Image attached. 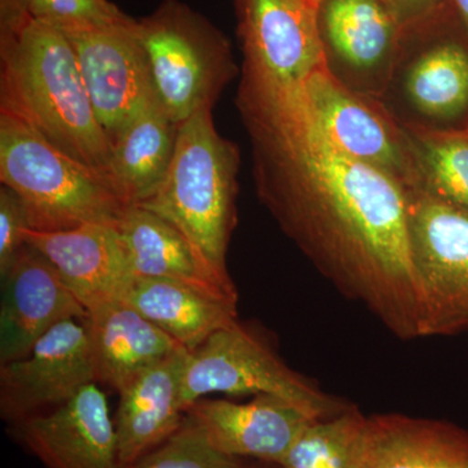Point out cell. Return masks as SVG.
<instances>
[{
	"label": "cell",
	"mask_w": 468,
	"mask_h": 468,
	"mask_svg": "<svg viewBox=\"0 0 468 468\" xmlns=\"http://www.w3.org/2000/svg\"><path fill=\"white\" fill-rule=\"evenodd\" d=\"M261 201L282 230L350 300L396 337L420 338V289L410 239L408 190L326 135L303 86L242 80Z\"/></svg>",
	"instance_id": "6da1fadb"
},
{
	"label": "cell",
	"mask_w": 468,
	"mask_h": 468,
	"mask_svg": "<svg viewBox=\"0 0 468 468\" xmlns=\"http://www.w3.org/2000/svg\"><path fill=\"white\" fill-rule=\"evenodd\" d=\"M0 111L26 122L113 187L111 143L66 33L27 15L0 12Z\"/></svg>",
	"instance_id": "7a4b0ae2"
},
{
	"label": "cell",
	"mask_w": 468,
	"mask_h": 468,
	"mask_svg": "<svg viewBox=\"0 0 468 468\" xmlns=\"http://www.w3.org/2000/svg\"><path fill=\"white\" fill-rule=\"evenodd\" d=\"M236 144L221 137L212 109L178 125L171 167L156 192L140 203L184 234L218 276L228 273L227 252L236 227Z\"/></svg>",
	"instance_id": "3957f363"
},
{
	"label": "cell",
	"mask_w": 468,
	"mask_h": 468,
	"mask_svg": "<svg viewBox=\"0 0 468 468\" xmlns=\"http://www.w3.org/2000/svg\"><path fill=\"white\" fill-rule=\"evenodd\" d=\"M0 181L23 202L29 229L117 226L126 206L106 177L67 155L23 120L0 111Z\"/></svg>",
	"instance_id": "277c9868"
},
{
	"label": "cell",
	"mask_w": 468,
	"mask_h": 468,
	"mask_svg": "<svg viewBox=\"0 0 468 468\" xmlns=\"http://www.w3.org/2000/svg\"><path fill=\"white\" fill-rule=\"evenodd\" d=\"M137 29L154 91L174 122L214 109L237 70L220 30L180 0H165Z\"/></svg>",
	"instance_id": "5b68a950"
},
{
	"label": "cell",
	"mask_w": 468,
	"mask_h": 468,
	"mask_svg": "<svg viewBox=\"0 0 468 468\" xmlns=\"http://www.w3.org/2000/svg\"><path fill=\"white\" fill-rule=\"evenodd\" d=\"M209 394L279 397L316 419L335 417L351 406L289 367L258 332L239 320L190 351L181 389L185 410Z\"/></svg>",
	"instance_id": "8992f818"
},
{
	"label": "cell",
	"mask_w": 468,
	"mask_h": 468,
	"mask_svg": "<svg viewBox=\"0 0 468 468\" xmlns=\"http://www.w3.org/2000/svg\"><path fill=\"white\" fill-rule=\"evenodd\" d=\"M408 201L420 337L468 332V214L421 189Z\"/></svg>",
	"instance_id": "52a82bcc"
},
{
	"label": "cell",
	"mask_w": 468,
	"mask_h": 468,
	"mask_svg": "<svg viewBox=\"0 0 468 468\" xmlns=\"http://www.w3.org/2000/svg\"><path fill=\"white\" fill-rule=\"evenodd\" d=\"M246 81L302 88L328 67L313 0H236Z\"/></svg>",
	"instance_id": "ba28073f"
},
{
	"label": "cell",
	"mask_w": 468,
	"mask_h": 468,
	"mask_svg": "<svg viewBox=\"0 0 468 468\" xmlns=\"http://www.w3.org/2000/svg\"><path fill=\"white\" fill-rule=\"evenodd\" d=\"M97 383L86 320H67L37 341L26 356L0 365V414L8 423L51 411Z\"/></svg>",
	"instance_id": "9c48e42d"
},
{
	"label": "cell",
	"mask_w": 468,
	"mask_h": 468,
	"mask_svg": "<svg viewBox=\"0 0 468 468\" xmlns=\"http://www.w3.org/2000/svg\"><path fill=\"white\" fill-rule=\"evenodd\" d=\"M303 92L323 131L338 149L389 175L406 190L421 189L423 176L401 125L372 109L329 68L311 76Z\"/></svg>",
	"instance_id": "30bf717a"
},
{
	"label": "cell",
	"mask_w": 468,
	"mask_h": 468,
	"mask_svg": "<svg viewBox=\"0 0 468 468\" xmlns=\"http://www.w3.org/2000/svg\"><path fill=\"white\" fill-rule=\"evenodd\" d=\"M64 33L72 43L98 122L112 144L155 94L137 20Z\"/></svg>",
	"instance_id": "8fae6325"
},
{
	"label": "cell",
	"mask_w": 468,
	"mask_h": 468,
	"mask_svg": "<svg viewBox=\"0 0 468 468\" xmlns=\"http://www.w3.org/2000/svg\"><path fill=\"white\" fill-rule=\"evenodd\" d=\"M397 64L406 69L403 91L419 115L445 122L467 111L468 32L452 8L403 29Z\"/></svg>",
	"instance_id": "7c38bea8"
},
{
	"label": "cell",
	"mask_w": 468,
	"mask_h": 468,
	"mask_svg": "<svg viewBox=\"0 0 468 468\" xmlns=\"http://www.w3.org/2000/svg\"><path fill=\"white\" fill-rule=\"evenodd\" d=\"M12 427L46 468H122L109 403L95 383L57 409Z\"/></svg>",
	"instance_id": "4fadbf2b"
},
{
	"label": "cell",
	"mask_w": 468,
	"mask_h": 468,
	"mask_svg": "<svg viewBox=\"0 0 468 468\" xmlns=\"http://www.w3.org/2000/svg\"><path fill=\"white\" fill-rule=\"evenodd\" d=\"M0 365L26 356L37 341L88 311L45 257L27 245L2 277Z\"/></svg>",
	"instance_id": "5bb4252c"
},
{
	"label": "cell",
	"mask_w": 468,
	"mask_h": 468,
	"mask_svg": "<svg viewBox=\"0 0 468 468\" xmlns=\"http://www.w3.org/2000/svg\"><path fill=\"white\" fill-rule=\"evenodd\" d=\"M89 314L122 301L134 280L124 243L113 224H85L58 232L24 230Z\"/></svg>",
	"instance_id": "9a60e30c"
},
{
	"label": "cell",
	"mask_w": 468,
	"mask_h": 468,
	"mask_svg": "<svg viewBox=\"0 0 468 468\" xmlns=\"http://www.w3.org/2000/svg\"><path fill=\"white\" fill-rule=\"evenodd\" d=\"M218 451L239 460L279 466L304 428L318 420L294 403L273 396L250 402L201 399L186 411Z\"/></svg>",
	"instance_id": "2e32d148"
},
{
	"label": "cell",
	"mask_w": 468,
	"mask_h": 468,
	"mask_svg": "<svg viewBox=\"0 0 468 468\" xmlns=\"http://www.w3.org/2000/svg\"><path fill=\"white\" fill-rule=\"evenodd\" d=\"M318 26L329 69H345L375 88L388 85L402 29L385 0H320Z\"/></svg>",
	"instance_id": "e0dca14e"
},
{
	"label": "cell",
	"mask_w": 468,
	"mask_h": 468,
	"mask_svg": "<svg viewBox=\"0 0 468 468\" xmlns=\"http://www.w3.org/2000/svg\"><path fill=\"white\" fill-rule=\"evenodd\" d=\"M189 354L178 351L120 390L113 423L122 468L153 451L183 424L186 410L181 389Z\"/></svg>",
	"instance_id": "ac0fdd59"
},
{
	"label": "cell",
	"mask_w": 468,
	"mask_h": 468,
	"mask_svg": "<svg viewBox=\"0 0 468 468\" xmlns=\"http://www.w3.org/2000/svg\"><path fill=\"white\" fill-rule=\"evenodd\" d=\"M117 229L134 276L172 280L239 302L234 282L218 276L184 234L165 218L141 206H126Z\"/></svg>",
	"instance_id": "d6986e66"
},
{
	"label": "cell",
	"mask_w": 468,
	"mask_h": 468,
	"mask_svg": "<svg viewBox=\"0 0 468 468\" xmlns=\"http://www.w3.org/2000/svg\"><path fill=\"white\" fill-rule=\"evenodd\" d=\"M97 381L117 393L141 372L185 349L124 301L88 315Z\"/></svg>",
	"instance_id": "ffe728a7"
},
{
	"label": "cell",
	"mask_w": 468,
	"mask_h": 468,
	"mask_svg": "<svg viewBox=\"0 0 468 468\" xmlns=\"http://www.w3.org/2000/svg\"><path fill=\"white\" fill-rule=\"evenodd\" d=\"M360 468H468V431L440 419L372 415Z\"/></svg>",
	"instance_id": "44dd1931"
},
{
	"label": "cell",
	"mask_w": 468,
	"mask_h": 468,
	"mask_svg": "<svg viewBox=\"0 0 468 468\" xmlns=\"http://www.w3.org/2000/svg\"><path fill=\"white\" fill-rule=\"evenodd\" d=\"M178 125L154 94L111 144V176L125 206L150 198L174 159Z\"/></svg>",
	"instance_id": "7402d4cb"
},
{
	"label": "cell",
	"mask_w": 468,
	"mask_h": 468,
	"mask_svg": "<svg viewBox=\"0 0 468 468\" xmlns=\"http://www.w3.org/2000/svg\"><path fill=\"white\" fill-rule=\"evenodd\" d=\"M122 301L189 351L237 320V302L172 280L135 276Z\"/></svg>",
	"instance_id": "603a6c76"
},
{
	"label": "cell",
	"mask_w": 468,
	"mask_h": 468,
	"mask_svg": "<svg viewBox=\"0 0 468 468\" xmlns=\"http://www.w3.org/2000/svg\"><path fill=\"white\" fill-rule=\"evenodd\" d=\"M367 417L356 406L304 428L279 468H360Z\"/></svg>",
	"instance_id": "cb8c5ba5"
},
{
	"label": "cell",
	"mask_w": 468,
	"mask_h": 468,
	"mask_svg": "<svg viewBox=\"0 0 468 468\" xmlns=\"http://www.w3.org/2000/svg\"><path fill=\"white\" fill-rule=\"evenodd\" d=\"M405 132L423 176L421 190L468 214V135L412 124Z\"/></svg>",
	"instance_id": "d4e9b609"
},
{
	"label": "cell",
	"mask_w": 468,
	"mask_h": 468,
	"mask_svg": "<svg viewBox=\"0 0 468 468\" xmlns=\"http://www.w3.org/2000/svg\"><path fill=\"white\" fill-rule=\"evenodd\" d=\"M218 451L190 415L168 439L125 468H251Z\"/></svg>",
	"instance_id": "484cf974"
},
{
	"label": "cell",
	"mask_w": 468,
	"mask_h": 468,
	"mask_svg": "<svg viewBox=\"0 0 468 468\" xmlns=\"http://www.w3.org/2000/svg\"><path fill=\"white\" fill-rule=\"evenodd\" d=\"M0 12L27 15L63 32L128 21L110 0H0Z\"/></svg>",
	"instance_id": "4316f807"
},
{
	"label": "cell",
	"mask_w": 468,
	"mask_h": 468,
	"mask_svg": "<svg viewBox=\"0 0 468 468\" xmlns=\"http://www.w3.org/2000/svg\"><path fill=\"white\" fill-rule=\"evenodd\" d=\"M29 228L23 202L5 185L0 187V276L8 272L26 248L24 230Z\"/></svg>",
	"instance_id": "83f0119b"
},
{
	"label": "cell",
	"mask_w": 468,
	"mask_h": 468,
	"mask_svg": "<svg viewBox=\"0 0 468 468\" xmlns=\"http://www.w3.org/2000/svg\"><path fill=\"white\" fill-rule=\"evenodd\" d=\"M401 29L440 16L452 8L451 0H385Z\"/></svg>",
	"instance_id": "f1b7e54d"
},
{
	"label": "cell",
	"mask_w": 468,
	"mask_h": 468,
	"mask_svg": "<svg viewBox=\"0 0 468 468\" xmlns=\"http://www.w3.org/2000/svg\"><path fill=\"white\" fill-rule=\"evenodd\" d=\"M452 11L455 16L460 18L462 26L468 32V0H451Z\"/></svg>",
	"instance_id": "f546056e"
},
{
	"label": "cell",
	"mask_w": 468,
	"mask_h": 468,
	"mask_svg": "<svg viewBox=\"0 0 468 468\" xmlns=\"http://www.w3.org/2000/svg\"><path fill=\"white\" fill-rule=\"evenodd\" d=\"M251 468H279V467L273 466V464L261 463V462H258V464H252Z\"/></svg>",
	"instance_id": "4dcf8cb0"
},
{
	"label": "cell",
	"mask_w": 468,
	"mask_h": 468,
	"mask_svg": "<svg viewBox=\"0 0 468 468\" xmlns=\"http://www.w3.org/2000/svg\"><path fill=\"white\" fill-rule=\"evenodd\" d=\"M314 3H315L316 5H319L320 0H313Z\"/></svg>",
	"instance_id": "1f68e13d"
},
{
	"label": "cell",
	"mask_w": 468,
	"mask_h": 468,
	"mask_svg": "<svg viewBox=\"0 0 468 468\" xmlns=\"http://www.w3.org/2000/svg\"><path fill=\"white\" fill-rule=\"evenodd\" d=\"M463 132H464V133H466V134L468 135V126H467V128H466V129H464V131H463Z\"/></svg>",
	"instance_id": "d6a6232c"
}]
</instances>
